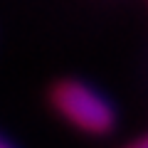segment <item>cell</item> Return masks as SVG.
<instances>
[{
	"label": "cell",
	"instance_id": "obj_1",
	"mask_svg": "<svg viewBox=\"0 0 148 148\" xmlns=\"http://www.w3.org/2000/svg\"><path fill=\"white\" fill-rule=\"evenodd\" d=\"M49 104L59 116L86 136H109L119 123V114L109 99L82 79H59L49 89Z\"/></svg>",
	"mask_w": 148,
	"mask_h": 148
},
{
	"label": "cell",
	"instance_id": "obj_2",
	"mask_svg": "<svg viewBox=\"0 0 148 148\" xmlns=\"http://www.w3.org/2000/svg\"><path fill=\"white\" fill-rule=\"evenodd\" d=\"M121 148H148V131L143 133V136H138V138H133V141H128L126 146H121Z\"/></svg>",
	"mask_w": 148,
	"mask_h": 148
},
{
	"label": "cell",
	"instance_id": "obj_3",
	"mask_svg": "<svg viewBox=\"0 0 148 148\" xmlns=\"http://www.w3.org/2000/svg\"><path fill=\"white\" fill-rule=\"evenodd\" d=\"M0 148H15V146H12V143L8 141V138H3V136H0Z\"/></svg>",
	"mask_w": 148,
	"mask_h": 148
}]
</instances>
